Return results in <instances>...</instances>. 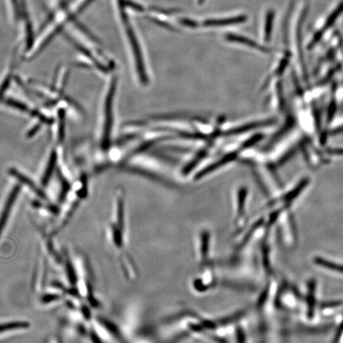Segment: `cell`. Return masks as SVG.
Returning <instances> with one entry per match:
<instances>
[{
	"label": "cell",
	"mask_w": 343,
	"mask_h": 343,
	"mask_svg": "<svg viewBox=\"0 0 343 343\" xmlns=\"http://www.w3.org/2000/svg\"><path fill=\"white\" fill-rule=\"evenodd\" d=\"M314 262L317 265H320L325 269L332 270V271L339 272L343 274V265L342 264L334 262V261H329L327 259L322 258V257H316L314 260Z\"/></svg>",
	"instance_id": "cell-10"
},
{
	"label": "cell",
	"mask_w": 343,
	"mask_h": 343,
	"mask_svg": "<svg viewBox=\"0 0 343 343\" xmlns=\"http://www.w3.org/2000/svg\"><path fill=\"white\" fill-rule=\"evenodd\" d=\"M94 0H65L62 1L56 6L55 9L50 13L49 18L44 23L38 45L35 47L33 54L30 56L31 58L41 53L47 46L54 37L62 33L67 23H72L77 15L83 12L85 9L94 2Z\"/></svg>",
	"instance_id": "cell-1"
},
{
	"label": "cell",
	"mask_w": 343,
	"mask_h": 343,
	"mask_svg": "<svg viewBox=\"0 0 343 343\" xmlns=\"http://www.w3.org/2000/svg\"><path fill=\"white\" fill-rule=\"evenodd\" d=\"M19 191H20V187L19 185H16L13 187L6 200L4 206H3L2 212L0 214V234L4 229L6 222H7L9 216H10L11 208L16 201L17 196L19 195Z\"/></svg>",
	"instance_id": "cell-5"
},
{
	"label": "cell",
	"mask_w": 343,
	"mask_h": 343,
	"mask_svg": "<svg viewBox=\"0 0 343 343\" xmlns=\"http://www.w3.org/2000/svg\"><path fill=\"white\" fill-rule=\"evenodd\" d=\"M29 327V323H27V322H22V321L1 323V324H0V334L6 333V332L12 331H14V330L27 329Z\"/></svg>",
	"instance_id": "cell-11"
},
{
	"label": "cell",
	"mask_w": 343,
	"mask_h": 343,
	"mask_svg": "<svg viewBox=\"0 0 343 343\" xmlns=\"http://www.w3.org/2000/svg\"><path fill=\"white\" fill-rule=\"evenodd\" d=\"M273 23V13L269 12L266 17V23L265 27V39L269 41L271 33V25Z\"/></svg>",
	"instance_id": "cell-14"
},
{
	"label": "cell",
	"mask_w": 343,
	"mask_h": 343,
	"mask_svg": "<svg viewBox=\"0 0 343 343\" xmlns=\"http://www.w3.org/2000/svg\"><path fill=\"white\" fill-rule=\"evenodd\" d=\"M226 39L227 41H233V42L243 44V45H247V46L253 48V49H256V50H260L261 52H264V53H269V50L266 49V48L258 45V44L256 43L255 41H252V40L243 37V36L235 34H227L226 36Z\"/></svg>",
	"instance_id": "cell-9"
},
{
	"label": "cell",
	"mask_w": 343,
	"mask_h": 343,
	"mask_svg": "<svg viewBox=\"0 0 343 343\" xmlns=\"http://www.w3.org/2000/svg\"><path fill=\"white\" fill-rule=\"evenodd\" d=\"M115 8L117 11L118 16L120 19V24L125 33L129 48L131 50L132 54L134 56V64H135L136 71L138 73L141 82L144 85H147L149 82L148 76L146 73L145 68L144 60L142 54V50L139 45L138 37L136 35L135 31L132 26L131 22L129 20V15L125 10V6L124 3V0H115Z\"/></svg>",
	"instance_id": "cell-2"
},
{
	"label": "cell",
	"mask_w": 343,
	"mask_h": 343,
	"mask_svg": "<svg viewBox=\"0 0 343 343\" xmlns=\"http://www.w3.org/2000/svg\"><path fill=\"white\" fill-rule=\"evenodd\" d=\"M247 18L243 15L231 17L226 19H216V20H207L204 23V27H223V26L231 25L235 23H241L246 21Z\"/></svg>",
	"instance_id": "cell-8"
},
{
	"label": "cell",
	"mask_w": 343,
	"mask_h": 343,
	"mask_svg": "<svg viewBox=\"0 0 343 343\" xmlns=\"http://www.w3.org/2000/svg\"><path fill=\"white\" fill-rule=\"evenodd\" d=\"M6 10L13 23H19L21 16L22 0H6Z\"/></svg>",
	"instance_id": "cell-7"
},
{
	"label": "cell",
	"mask_w": 343,
	"mask_h": 343,
	"mask_svg": "<svg viewBox=\"0 0 343 343\" xmlns=\"http://www.w3.org/2000/svg\"><path fill=\"white\" fill-rule=\"evenodd\" d=\"M247 190L242 187L238 194V204H237V218H240L244 214L245 203L247 200Z\"/></svg>",
	"instance_id": "cell-13"
},
{
	"label": "cell",
	"mask_w": 343,
	"mask_h": 343,
	"mask_svg": "<svg viewBox=\"0 0 343 343\" xmlns=\"http://www.w3.org/2000/svg\"><path fill=\"white\" fill-rule=\"evenodd\" d=\"M211 234L207 231H203L199 234V244H198V254L199 261L202 262H208L209 252L211 251Z\"/></svg>",
	"instance_id": "cell-6"
},
{
	"label": "cell",
	"mask_w": 343,
	"mask_h": 343,
	"mask_svg": "<svg viewBox=\"0 0 343 343\" xmlns=\"http://www.w3.org/2000/svg\"><path fill=\"white\" fill-rule=\"evenodd\" d=\"M56 162H57V155H56L55 152H53L51 156H50V160H49V163H48L47 167H46V169H45V173H44L43 177H42V184L43 185H47L48 182L50 181V177L54 173Z\"/></svg>",
	"instance_id": "cell-12"
},
{
	"label": "cell",
	"mask_w": 343,
	"mask_h": 343,
	"mask_svg": "<svg viewBox=\"0 0 343 343\" xmlns=\"http://www.w3.org/2000/svg\"><path fill=\"white\" fill-rule=\"evenodd\" d=\"M181 23L183 25L186 26V27H191V28L197 27V23L194 22V21L189 20V19H182Z\"/></svg>",
	"instance_id": "cell-17"
},
{
	"label": "cell",
	"mask_w": 343,
	"mask_h": 343,
	"mask_svg": "<svg viewBox=\"0 0 343 343\" xmlns=\"http://www.w3.org/2000/svg\"><path fill=\"white\" fill-rule=\"evenodd\" d=\"M117 86V80L114 78L111 81L109 90L107 92L105 100L104 124H103V138L102 146L104 150H107L111 143V131L113 125V100L115 91Z\"/></svg>",
	"instance_id": "cell-3"
},
{
	"label": "cell",
	"mask_w": 343,
	"mask_h": 343,
	"mask_svg": "<svg viewBox=\"0 0 343 343\" xmlns=\"http://www.w3.org/2000/svg\"><path fill=\"white\" fill-rule=\"evenodd\" d=\"M261 125V124H250V125H246V126H245V127H243V129H244V130H249V129H253V128H254L255 126H257V125ZM241 132H242V127L238 128V129H234V130H231V132H230V134H235V133H237V134H240Z\"/></svg>",
	"instance_id": "cell-16"
},
{
	"label": "cell",
	"mask_w": 343,
	"mask_h": 343,
	"mask_svg": "<svg viewBox=\"0 0 343 343\" xmlns=\"http://www.w3.org/2000/svg\"><path fill=\"white\" fill-rule=\"evenodd\" d=\"M21 7L22 9H21V16L19 23L22 24L21 32L23 34L26 50L27 52H29L30 50H32L34 44L33 23L31 22V15H30L26 0H22Z\"/></svg>",
	"instance_id": "cell-4"
},
{
	"label": "cell",
	"mask_w": 343,
	"mask_h": 343,
	"mask_svg": "<svg viewBox=\"0 0 343 343\" xmlns=\"http://www.w3.org/2000/svg\"><path fill=\"white\" fill-rule=\"evenodd\" d=\"M235 343H247V334L244 330L241 327H238L235 334Z\"/></svg>",
	"instance_id": "cell-15"
}]
</instances>
